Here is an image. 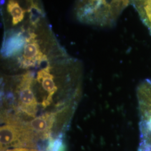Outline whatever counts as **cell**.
Here are the masks:
<instances>
[{
    "mask_svg": "<svg viewBox=\"0 0 151 151\" xmlns=\"http://www.w3.org/2000/svg\"><path fill=\"white\" fill-rule=\"evenodd\" d=\"M130 0H78L76 10L81 22L101 27L114 24Z\"/></svg>",
    "mask_w": 151,
    "mask_h": 151,
    "instance_id": "cell-1",
    "label": "cell"
},
{
    "mask_svg": "<svg viewBox=\"0 0 151 151\" xmlns=\"http://www.w3.org/2000/svg\"><path fill=\"white\" fill-rule=\"evenodd\" d=\"M35 137L27 124L16 119H8L6 124L1 127V151L11 147H33Z\"/></svg>",
    "mask_w": 151,
    "mask_h": 151,
    "instance_id": "cell-2",
    "label": "cell"
},
{
    "mask_svg": "<svg viewBox=\"0 0 151 151\" xmlns=\"http://www.w3.org/2000/svg\"><path fill=\"white\" fill-rule=\"evenodd\" d=\"M140 145L151 151V80L143 81L137 88Z\"/></svg>",
    "mask_w": 151,
    "mask_h": 151,
    "instance_id": "cell-3",
    "label": "cell"
},
{
    "mask_svg": "<svg viewBox=\"0 0 151 151\" xmlns=\"http://www.w3.org/2000/svg\"><path fill=\"white\" fill-rule=\"evenodd\" d=\"M33 76L27 72L22 77L19 86V106L22 113L35 118L38 103L32 89Z\"/></svg>",
    "mask_w": 151,
    "mask_h": 151,
    "instance_id": "cell-4",
    "label": "cell"
},
{
    "mask_svg": "<svg viewBox=\"0 0 151 151\" xmlns=\"http://www.w3.org/2000/svg\"><path fill=\"white\" fill-rule=\"evenodd\" d=\"M37 35L32 33L26 39L22 60V65L24 68L33 67L46 59V56L42 52L38 40L35 39Z\"/></svg>",
    "mask_w": 151,
    "mask_h": 151,
    "instance_id": "cell-5",
    "label": "cell"
},
{
    "mask_svg": "<svg viewBox=\"0 0 151 151\" xmlns=\"http://www.w3.org/2000/svg\"><path fill=\"white\" fill-rule=\"evenodd\" d=\"M55 119V113L44 114L38 117H35L27 125L35 137L45 139L50 135Z\"/></svg>",
    "mask_w": 151,
    "mask_h": 151,
    "instance_id": "cell-6",
    "label": "cell"
},
{
    "mask_svg": "<svg viewBox=\"0 0 151 151\" xmlns=\"http://www.w3.org/2000/svg\"><path fill=\"white\" fill-rule=\"evenodd\" d=\"M37 80L42 85L47 96L43 100L42 105L44 108L49 106L52 102L53 96L57 90L54 81V76L50 73V67L48 66L38 72Z\"/></svg>",
    "mask_w": 151,
    "mask_h": 151,
    "instance_id": "cell-7",
    "label": "cell"
},
{
    "mask_svg": "<svg viewBox=\"0 0 151 151\" xmlns=\"http://www.w3.org/2000/svg\"><path fill=\"white\" fill-rule=\"evenodd\" d=\"M151 34V0H130Z\"/></svg>",
    "mask_w": 151,
    "mask_h": 151,
    "instance_id": "cell-8",
    "label": "cell"
},
{
    "mask_svg": "<svg viewBox=\"0 0 151 151\" xmlns=\"http://www.w3.org/2000/svg\"><path fill=\"white\" fill-rule=\"evenodd\" d=\"M26 40L20 35L9 38L6 41L2 48V53L6 56H11L18 52L23 45H25Z\"/></svg>",
    "mask_w": 151,
    "mask_h": 151,
    "instance_id": "cell-9",
    "label": "cell"
},
{
    "mask_svg": "<svg viewBox=\"0 0 151 151\" xmlns=\"http://www.w3.org/2000/svg\"><path fill=\"white\" fill-rule=\"evenodd\" d=\"M7 11L12 17V23L17 25L24 18L25 11L22 9L16 0H9L7 4Z\"/></svg>",
    "mask_w": 151,
    "mask_h": 151,
    "instance_id": "cell-10",
    "label": "cell"
},
{
    "mask_svg": "<svg viewBox=\"0 0 151 151\" xmlns=\"http://www.w3.org/2000/svg\"><path fill=\"white\" fill-rule=\"evenodd\" d=\"M65 145L60 137L55 139L49 140L47 151H65Z\"/></svg>",
    "mask_w": 151,
    "mask_h": 151,
    "instance_id": "cell-11",
    "label": "cell"
},
{
    "mask_svg": "<svg viewBox=\"0 0 151 151\" xmlns=\"http://www.w3.org/2000/svg\"><path fill=\"white\" fill-rule=\"evenodd\" d=\"M6 151H39L36 149L27 148L25 147H17L12 149H8Z\"/></svg>",
    "mask_w": 151,
    "mask_h": 151,
    "instance_id": "cell-12",
    "label": "cell"
},
{
    "mask_svg": "<svg viewBox=\"0 0 151 151\" xmlns=\"http://www.w3.org/2000/svg\"><path fill=\"white\" fill-rule=\"evenodd\" d=\"M27 1H28L29 2H30L32 4H33V0H27Z\"/></svg>",
    "mask_w": 151,
    "mask_h": 151,
    "instance_id": "cell-13",
    "label": "cell"
}]
</instances>
